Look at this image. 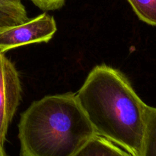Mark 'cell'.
Here are the masks:
<instances>
[{
  "instance_id": "obj_1",
  "label": "cell",
  "mask_w": 156,
  "mask_h": 156,
  "mask_svg": "<svg viewBox=\"0 0 156 156\" xmlns=\"http://www.w3.org/2000/svg\"><path fill=\"white\" fill-rule=\"evenodd\" d=\"M76 96L96 135L142 156L148 105L121 72L96 66Z\"/></svg>"
},
{
  "instance_id": "obj_2",
  "label": "cell",
  "mask_w": 156,
  "mask_h": 156,
  "mask_svg": "<svg viewBox=\"0 0 156 156\" xmlns=\"http://www.w3.org/2000/svg\"><path fill=\"white\" fill-rule=\"evenodd\" d=\"M95 135L76 93L46 96L21 114L20 156H73Z\"/></svg>"
},
{
  "instance_id": "obj_3",
  "label": "cell",
  "mask_w": 156,
  "mask_h": 156,
  "mask_svg": "<svg viewBox=\"0 0 156 156\" xmlns=\"http://www.w3.org/2000/svg\"><path fill=\"white\" fill-rule=\"evenodd\" d=\"M56 30L54 18L46 12L21 24L0 27V52L30 44L47 43Z\"/></svg>"
},
{
  "instance_id": "obj_4",
  "label": "cell",
  "mask_w": 156,
  "mask_h": 156,
  "mask_svg": "<svg viewBox=\"0 0 156 156\" xmlns=\"http://www.w3.org/2000/svg\"><path fill=\"white\" fill-rule=\"evenodd\" d=\"M19 75L13 63L0 52V146H4L10 122L21 99Z\"/></svg>"
},
{
  "instance_id": "obj_5",
  "label": "cell",
  "mask_w": 156,
  "mask_h": 156,
  "mask_svg": "<svg viewBox=\"0 0 156 156\" xmlns=\"http://www.w3.org/2000/svg\"><path fill=\"white\" fill-rule=\"evenodd\" d=\"M73 156H133L110 140L95 135Z\"/></svg>"
},
{
  "instance_id": "obj_6",
  "label": "cell",
  "mask_w": 156,
  "mask_h": 156,
  "mask_svg": "<svg viewBox=\"0 0 156 156\" xmlns=\"http://www.w3.org/2000/svg\"><path fill=\"white\" fill-rule=\"evenodd\" d=\"M28 19L21 0H0V27L16 25Z\"/></svg>"
},
{
  "instance_id": "obj_7",
  "label": "cell",
  "mask_w": 156,
  "mask_h": 156,
  "mask_svg": "<svg viewBox=\"0 0 156 156\" xmlns=\"http://www.w3.org/2000/svg\"><path fill=\"white\" fill-rule=\"evenodd\" d=\"M142 156H156V108L148 105L146 128Z\"/></svg>"
},
{
  "instance_id": "obj_8",
  "label": "cell",
  "mask_w": 156,
  "mask_h": 156,
  "mask_svg": "<svg viewBox=\"0 0 156 156\" xmlns=\"http://www.w3.org/2000/svg\"><path fill=\"white\" fill-rule=\"evenodd\" d=\"M140 20L156 26V0H127Z\"/></svg>"
},
{
  "instance_id": "obj_9",
  "label": "cell",
  "mask_w": 156,
  "mask_h": 156,
  "mask_svg": "<svg viewBox=\"0 0 156 156\" xmlns=\"http://www.w3.org/2000/svg\"><path fill=\"white\" fill-rule=\"evenodd\" d=\"M39 9L44 11H53L61 9L66 0H30Z\"/></svg>"
},
{
  "instance_id": "obj_10",
  "label": "cell",
  "mask_w": 156,
  "mask_h": 156,
  "mask_svg": "<svg viewBox=\"0 0 156 156\" xmlns=\"http://www.w3.org/2000/svg\"><path fill=\"white\" fill-rule=\"evenodd\" d=\"M0 156H8L6 155L5 152L4 150V148L2 146H0Z\"/></svg>"
}]
</instances>
